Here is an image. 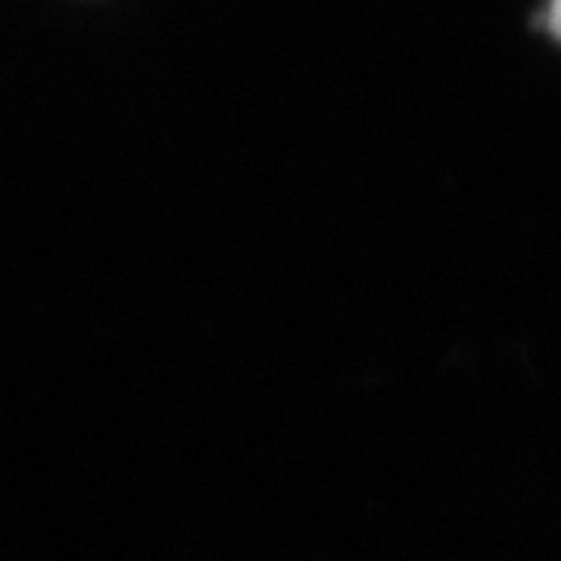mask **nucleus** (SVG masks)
<instances>
[{
	"label": "nucleus",
	"mask_w": 561,
	"mask_h": 561,
	"mask_svg": "<svg viewBox=\"0 0 561 561\" xmlns=\"http://www.w3.org/2000/svg\"><path fill=\"white\" fill-rule=\"evenodd\" d=\"M542 25L549 28V35H552V38L561 41V0H549V3H546Z\"/></svg>",
	"instance_id": "1"
}]
</instances>
